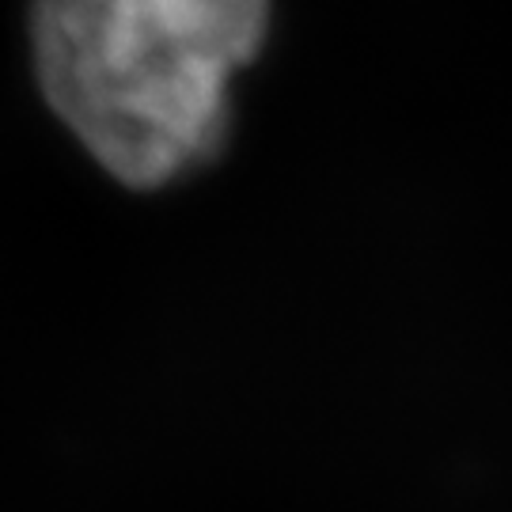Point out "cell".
<instances>
[{"mask_svg":"<svg viewBox=\"0 0 512 512\" xmlns=\"http://www.w3.org/2000/svg\"><path fill=\"white\" fill-rule=\"evenodd\" d=\"M31 35L57 118L114 179L156 190L220 152L270 0H35Z\"/></svg>","mask_w":512,"mask_h":512,"instance_id":"cell-1","label":"cell"}]
</instances>
